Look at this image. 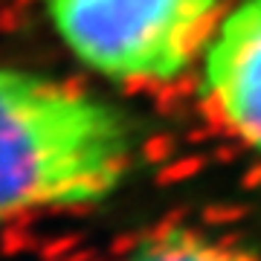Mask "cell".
Listing matches in <instances>:
<instances>
[{"label": "cell", "mask_w": 261, "mask_h": 261, "mask_svg": "<svg viewBox=\"0 0 261 261\" xmlns=\"http://www.w3.org/2000/svg\"><path fill=\"white\" fill-rule=\"evenodd\" d=\"M200 99L232 140L261 154V0H238L200 56Z\"/></svg>", "instance_id": "3"}, {"label": "cell", "mask_w": 261, "mask_h": 261, "mask_svg": "<svg viewBox=\"0 0 261 261\" xmlns=\"http://www.w3.org/2000/svg\"><path fill=\"white\" fill-rule=\"evenodd\" d=\"M79 247H82V238L79 235H58V238L41 241V247H38V261H64Z\"/></svg>", "instance_id": "6"}, {"label": "cell", "mask_w": 261, "mask_h": 261, "mask_svg": "<svg viewBox=\"0 0 261 261\" xmlns=\"http://www.w3.org/2000/svg\"><path fill=\"white\" fill-rule=\"evenodd\" d=\"M134 154V125L116 105L0 67V221L102 203L130 174Z\"/></svg>", "instance_id": "1"}, {"label": "cell", "mask_w": 261, "mask_h": 261, "mask_svg": "<svg viewBox=\"0 0 261 261\" xmlns=\"http://www.w3.org/2000/svg\"><path fill=\"white\" fill-rule=\"evenodd\" d=\"M41 241L29 232L27 226H6L0 232V255L3 258H18V255H27V252H38Z\"/></svg>", "instance_id": "5"}, {"label": "cell", "mask_w": 261, "mask_h": 261, "mask_svg": "<svg viewBox=\"0 0 261 261\" xmlns=\"http://www.w3.org/2000/svg\"><path fill=\"white\" fill-rule=\"evenodd\" d=\"M125 261H261L247 244L215 238L186 224H157Z\"/></svg>", "instance_id": "4"}, {"label": "cell", "mask_w": 261, "mask_h": 261, "mask_svg": "<svg viewBox=\"0 0 261 261\" xmlns=\"http://www.w3.org/2000/svg\"><path fill=\"white\" fill-rule=\"evenodd\" d=\"M75 61L116 84H171L200 61L224 0H41Z\"/></svg>", "instance_id": "2"}]
</instances>
